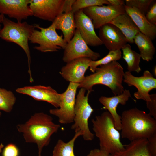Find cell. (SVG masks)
<instances>
[{"instance_id": "3957f363", "label": "cell", "mask_w": 156, "mask_h": 156, "mask_svg": "<svg viewBox=\"0 0 156 156\" xmlns=\"http://www.w3.org/2000/svg\"><path fill=\"white\" fill-rule=\"evenodd\" d=\"M124 74L122 66L117 61H113L100 66L92 74L85 76L79 88L92 91L94 86L103 85L109 88L115 96L119 95L124 90L122 85Z\"/></svg>"}, {"instance_id": "1f68e13d", "label": "cell", "mask_w": 156, "mask_h": 156, "mask_svg": "<svg viewBox=\"0 0 156 156\" xmlns=\"http://www.w3.org/2000/svg\"><path fill=\"white\" fill-rule=\"evenodd\" d=\"M148 148L151 156H156V133L148 139Z\"/></svg>"}, {"instance_id": "484cf974", "label": "cell", "mask_w": 156, "mask_h": 156, "mask_svg": "<svg viewBox=\"0 0 156 156\" xmlns=\"http://www.w3.org/2000/svg\"><path fill=\"white\" fill-rule=\"evenodd\" d=\"M16 99L11 91L0 88V110L7 113L10 112Z\"/></svg>"}, {"instance_id": "74e56055", "label": "cell", "mask_w": 156, "mask_h": 156, "mask_svg": "<svg viewBox=\"0 0 156 156\" xmlns=\"http://www.w3.org/2000/svg\"><path fill=\"white\" fill-rule=\"evenodd\" d=\"M0 111H1V110H0V116H1V112Z\"/></svg>"}, {"instance_id": "d6a6232c", "label": "cell", "mask_w": 156, "mask_h": 156, "mask_svg": "<svg viewBox=\"0 0 156 156\" xmlns=\"http://www.w3.org/2000/svg\"><path fill=\"white\" fill-rule=\"evenodd\" d=\"M145 17L150 23L156 25V3H155L148 10Z\"/></svg>"}, {"instance_id": "8fae6325", "label": "cell", "mask_w": 156, "mask_h": 156, "mask_svg": "<svg viewBox=\"0 0 156 156\" xmlns=\"http://www.w3.org/2000/svg\"><path fill=\"white\" fill-rule=\"evenodd\" d=\"M123 80L129 86H134L136 88L137 91L134 93V96L138 99L150 101L149 92L156 89V79L148 70L145 71L143 75L139 77L135 76L131 72L126 71L124 73Z\"/></svg>"}, {"instance_id": "5b68a950", "label": "cell", "mask_w": 156, "mask_h": 156, "mask_svg": "<svg viewBox=\"0 0 156 156\" xmlns=\"http://www.w3.org/2000/svg\"><path fill=\"white\" fill-rule=\"evenodd\" d=\"M2 23L3 27L0 29V38L8 42L16 44L25 53L28 59V73L30 81H32L30 68L31 56L28 44L29 38L35 27L26 22H14L4 16Z\"/></svg>"}, {"instance_id": "603a6c76", "label": "cell", "mask_w": 156, "mask_h": 156, "mask_svg": "<svg viewBox=\"0 0 156 156\" xmlns=\"http://www.w3.org/2000/svg\"><path fill=\"white\" fill-rule=\"evenodd\" d=\"M134 42L137 46L143 60L149 62L153 59L155 48L152 40L148 37L139 31L134 38Z\"/></svg>"}, {"instance_id": "4dcf8cb0", "label": "cell", "mask_w": 156, "mask_h": 156, "mask_svg": "<svg viewBox=\"0 0 156 156\" xmlns=\"http://www.w3.org/2000/svg\"><path fill=\"white\" fill-rule=\"evenodd\" d=\"M151 100L146 101V106L149 109L148 114L156 120V94H150Z\"/></svg>"}, {"instance_id": "e575fe53", "label": "cell", "mask_w": 156, "mask_h": 156, "mask_svg": "<svg viewBox=\"0 0 156 156\" xmlns=\"http://www.w3.org/2000/svg\"><path fill=\"white\" fill-rule=\"evenodd\" d=\"M110 5L114 6H121L125 5V1L122 0H107Z\"/></svg>"}, {"instance_id": "ac0fdd59", "label": "cell", "mask_w": 156, "mask_h": 156, "mask_svg": "<svg viewBox=\"0 0 156 156\" xmlns=\"http://www.w3.org/2000/svg\"><path fill=\"white\" fill-rule=\"evenodd\" d=\"M130 97L131 95L129 90L125 89L120 94L111 97L101 96L99 99V102L112 116L115 127L118 131L121 129V117L117 112V107L119 104L125 105Z\"/></svg>"}, {"instance_id": "f1b7e54d", "label": "cell", "mask_w": 156, "mask_h": 156, "mask_svg": "<svg viewBox=\"0 0 156 156\" xmlns=\"http://www.w3.org/2000/svg\"><path fill=\"white\" fill-rule=\"evenodd\" d=\"M153 1V0H126L125 5L128 7L135 8L145 15Z\"/></svg>"}, {"instance_id": "52a82bcc", "label": "cell", "mask_w": 156, "mask_h": 156, "mask_svg": "<svg viewBox=\"0 0 156 156\" xmlns=\"http://www.w3.org/2000/svg\"><path fill=\"white\" fill-rule=\"evenodd\" d=\"M35 28L29 39L30 43L37 44L39 46L34 48L42 52H56L61 49H64L67 43L62 36L58 35L54 25L52 24L47 28L40 27L38 24H34Z\"/></svg>"}, {"instance_id": "7c38bea8", "label": "cell", "mask_w": 156, "mask_h": 156, "mask_svg": "<svg viewBox=\"0 0 156 156\" xmlns=\"http://www.w3.org/2000/svg\"><path fill=\"white\" fill-rule=\"evenodd\" d=\"M125 5L95 6L84 8L83 11L92 20L94 29H98L109 23L118 15L125 13Z\"/></svg>"}, {"instance_id": "836d02e7", "label": "cell", "mask_w": 156, "mask_h": 156, "mask_svg": "<svg viewBox=\"0 0 156 156\" xmlns=\"http://www.w3.org/2000/svg\"><path fill=\"white\" fill-rule=\"evenodd\" d=\"M87 156H110V155L100 149L91 150Z\"/></svg>"}, {"instance_id": "4fadbf2b", "label": "cell", "mask_w": 156, "mask_h": 156, "mask_svg": "<svg viewBox=\"0 0 156 156\" xmlns=\"http://www.w3.org/2000/svg\"><path fill=\"white\" fill-rule=\"evenodd\" d=\"M16 91L18 93L29 95L35 100L47 102L56 108L59 107L62 99V94L58 93L50 86H27L18 88Z\"/></svg>"}, {"instance_id": "7402d4cb", "label": "cell", "mask_w": 156, "mask_h": 156, "mask_svg": "<svg viewBox=\"0 0 156 156\" xmlns=\"http://www.w3.org/2000/svg\"><path fill=\"white\" fill-rule=\"evenodd\" d=\"M148 142L146 138L133 140L125 146L124 150L110 155V156H151L148 148Z\"/></svg>"}, {"instance_id": "4316f807", "label": "cell", "mask_w": 156, "mask_h": 156, "mask_svg": "<svg viewBox=\"0 0 156 156\" xmlns=\"http://www.w3.org/2000/svg\"><path fill=\"white\" fill-rule=\"evenodd\" d=\"M121 57L122 52L120 50L109 51L108 54L103 58L95 61L91 60L89 65L90 70L93 73L98 66L119 60Z\"/></svg>"}, {"instance_id": "cb8c5ba5", "label": "cell", "mask_w": 156, "mask_h": 156, "mask_svg": "<svg viewBox=\"0 0 156 156\" xmlns=\"http://www.w3.org/2000/svg\"><path fill=\"white\" fill-rule=\"evenodd\" d=\"M122 49L123 58L127 64V71L138 73L141 71L139 65L141 58L140 54L133 50L129 44H126Z\"/></svg>"}, {"instance_id": "277c9868", "label": "cell", "mask_w": 156, "mask_h": 156, "mask_svg": "<svg viewBox=\"0 0 156 156\" xmlns=\"http://www.w3.org/2000/svg\"><path fill=\"white\" fill-rule=\"evenodd\" d=\"M91 121L92 129L99 139L100 150L111 155L124 149L120 133L115 128L114 119L108 112L96 116Z\"/></svg>"}, {"instance_id": "7a4b0ae2", "label": "cell", "mask_w": 156, "mask_h": 156, "mask_svg": "<svg viewBox=\"0 0 156 156\" xmlns=\"http://www.w3.org/2000/svg\"><path fill=\"white\" fill-rule=\"evenodd\" d=\"M121 117V136L130 142L148 139L156 133V120L144 111L134 108L123 111Z\"/></svg>"}, {"instance_id": "9a60e30c", "label": "cell", "mask_w": 156, "mask_h": 156, "mask_svg": "<svg viewBox=\"0 0 156 156\" xmlns=\"http://www.w3.org/2000/svg\"><path fill=\"white\" fill-rule=\"evenodd\" d=\"M30 0H0V13L21 22L33 16Z\"/></svg>"}, {"instance_id": "e0dca14e", "label": "cell", "mask_w": 156, "mask_h": 156, "mask_svg": "<svg viewBox=\"0 0 156 156\" xmlns=\"http://www.w3.org/2000/svg\"><path fill=\"white\" fill-rule=\"evenodd\" d=\"M91 60L86 57L72 60L62 67L60 73L66 81L79 84L84 79L85 73Z\"/></svg>"}, {"instance_id": "30bf717a", "label": "cell", "mask_w": 156, "mask_h": 156, "mask_svg": "<svg viewBox=\"0 0 156 156\" xmlns=\"http://www.w3.org/2000/svg\"><path fill=\"white\" fill-rule=\"evenodd\" d=\"M66 0H30L33 15L52 22L64 12Z\"/></svg>"}, {"instance_id": "d590c367", "label": "cell", "mask_w": 156, "mask_h": 156, "mask_svg": "<svg viewBox=\"0 0 156 156\" xmlns=\"http://www.w3.org/2000/svg\"><path fill=\"white\" fill-rule=\"evenodd\" d=\"M5 15L2 14L0 13V29H1V24L2 23L4 16Z\"/></svg>"}, {"instance_id": "5bb4252c", "label": "cell", "mask_w": 156, "mask_h": 156, "mask_svg": "<svg viewBox=\"0 0 156 156\" xmlns=\"http://www.w3.org/2000/svg\"><path fill=\"white\" fill-rule=\"evenodd\" d=\"M76 29L88 45L95 47L103 44L101 41L96 35L92 20L80 10L74 14Z\"/></svg>"}, {"instance_id": "f546056e", "label": "cell", "mask_w": 156, "mask_h": 156, "mask_svg": "<svg viewBox=\"0 0 156 156\" xmlns=\"http://www.w3.org/2000/svg\"><path fill=\"white\" fill-rule=\"evenodd\" d=\"M3 148L2 156H19V149L15 144L10 143Z\"/></svg>"}, {"instance_id": "2e32d148", "label": "cell", "mask_w": 156, "mask_h": 156, "mask_svg": "<svg viewBox=\"0 0 156 156\" xmlns=\"http://www.w3.org/2000/svg\"><path fill=\"white\" fill-rule=\"evenodd\" d=\"M99 29V37L109 51L120 50L127 44L125 36L114 25L107 23Z\"/></svg>"}, {"instance_id": "d4e9b609", "label": "cell", "mask_w": 156, "mask_h": 156, "mask_svg": "<svg viewBox=\"0 0 156 156\" xmlns=\"http://www.w3.org/2000/svg\"><path fill=\"white\" fill-rule=\"evenodd\" d=\"M80 136V133L75 132L73 138L67 142L59 139L54 148L52 156H76L74 152V144L76 140Z\"/></svg>"}, {"instance_id": "44dd1931", "label": "cell", "mask_w": 156, "mask_h": 156, "mask_svg": "<svg viewBox=\"0 0 156 156\" xmlns=\"http://www.w3.org/2000/svg\"><path fill=\"white\" fill-rule=\"evenodd\" d=\"M56 29L60 30L64 35V39L67 43L69 42L73 37L76 27L74 14L71 11L63 12L52 22Z\"/></svg>"}, {"instance_id": "d6986e66", "label": "cell", "mask_w": 156, "mask_h": 156, "mask_svg": "<svg viewBox=\"0 0 156 156\" xmlns=\"http://www.w3.org/2000/svg\"><path fill=\"white\" fill-rule=\"evenodd\" d=\"M126 13L131 18L140 31L152 40L156 37V25L149 22L145 15L137 9L124 5Z\"/></svg>"}, {"instance_id": "8d00e7d4", "label": "cell", "mask_w": 156, "mask_h": 156, "mask_svg": "<svg viewBox=\"0 0 156 156\" xmlns=\"http://www.w3.org/2000/svg\"><path fill=\"white\" fill-rule=\"evenodd\" d=\"M4 146L2 143H1L0 144V153L2 152V150L4 148Z\"/></svg>"}, {"instance_id": "ba28073f", "label": "cell", "mask_w": 156, "mask_h": 156, "mask_svg": "<svg viewBox=\"0 0 156 156\" xmlns=\"http://www.w3.org/2000/svg\"><path fill=\"white\" fill-rule=\"evenodd\" d=\"M79 86V83L70 82L66 90L62 93V98L59 107L49 111L50 114L58 118L61 124H66L73 122L76 94Z\"/></svg>"}, {"instance_id": "9c48e42d", "label": "cell", "mask_w": 156, "mask_h": 156, "mask_svg": "<svg viewBox=\"0 0 156 156\" xmlns=\"http://www.w3.org/2000/svg\"><path fill=\"white\" fill-rule=\"evenodd\" d=\"M62 60L66 63L82 57L95 61L100 57V54L91 50L76 29L74 36L67 43L64 49Z\"/></svg>"}, {"instance_id": "6da1fadb", "label": "cell", "mask_w": 156, "mask_h": 156, "mask_svg": "<svg viewBox=\"0 0 156 156\" xmlns=\"http://www.w3.org/2000/svg\"><path fill=\"white\" fill-rule=\"evenodd\" d=\"M55 123L52 118L43 112H38L32 115L24 123L17 125L18 132L22 133L26 142L36 144L38 156H41L43 148L48 145L51 137L60 127Z\"/></svg>"}, {"instance_id": "83f0119b", "label": "cell", "mask_w": 156, "mask_h": 156, "mask_svg": "<svg viewBox=\"0 0 156 156\" xmlns=\"http://www.w3.org/2000/svg\"><path fill=\"white\" fill-rule=\"evenodd\" d=\"M103 4L110 5L107 0H75L73 3L71 12H75L84 8L95 6H102Z\"/></svg>"}, {"instance_id": "ffe728a7", "label": "cell", "mask_w": 156, "mask_h": 156, "mask_svg": "<svg viewBox=\"0 0 156 156\" xmlns=\"http://www.w3.org/2000/svg\"><path fill=\"white\" fill-rule=\"evenodd\" d=\"M108 23L118 27L125 36L127 42L134 43V38L140 31L133 20L126 12L120 14Z\"/></svg>"}, {"instance_id": "8992f818", "label": "cell", "mask_w": 156, "mask_h": 156, "mask_svg": "<svg viewBox=\"0 0 156 156\" xmlns=\"http://www.w3.org/2000/svg\"><path fill=\"white\" fill-rule=\"evenodd\" d=\"M86 91L84 88H81L76 96L73 123L71 128L75 133H80L84 140L91 141L94 139V135L90 130L88 120L94 110L88 100L89 95L92 91H88L85 95Z\"/></svg>"}]
</instances>
